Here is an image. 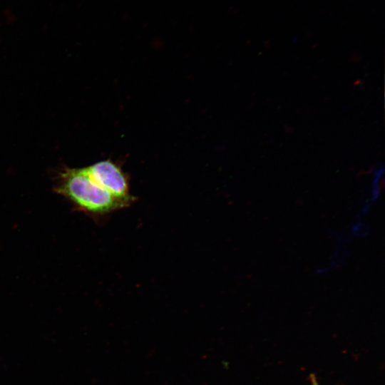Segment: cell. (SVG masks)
Returning <instances> with one entry per match:
<instances>
[{"mask_svg":"<svg viewBox=\"0 0 385 385\" xmlns=\"http://www.w3.org/2000/svg\"><path fill=\"white\" fill-rule=\"evenodd\" d=\"M56 191L78 209L93 216H105L130 206L97 184L83 168H66Z\"/></svg>","mask_w":385,"mask_h":385,"instance_id":"6da1fadb","label":"cell"},{"mask_svg":"<svg viewBox=\"0 0 385 385\" xmlns=\"http://www.w3.org/2000/svg\"><path fill=\"white\" fill-rule=\"evenodd\" d=\"M85 170L100 186L129 205L135 198L130 193L129 180L122 168L111 160L97 162Z\"/></svg>","mask_w":385,"mask_h":385,"instance_id":"7a4b0ae2","label":"cell"},{"mask_svg":"<svg viewBox=\"0 0 385 385\" xmlns=\"http://www.w3.org/2000/svg\"><path fill=\"white\" fill-rule=\"evenodd\" d=\"M383 167L377 168L374 173V179L371 188V199L376 200L379 195L380 192V181L381 180L383 173H384Z\"/></svg>","mask_w":385,"mask_h":385,"instance_id":"3957f363","label":"cell"},{"mask_svg":"<svg viewBox=\"0 0 385 385\" xmlns=\"http://www.w3.org/2000/svg\"><path fill=\"white\" fill-rule=\"evenodd\" d=\"M309 380H310V385H320L315 375L313 374H310Z\"/></svg>","mask_w":385,"mask_h":385,"instance_id":"277c9868","label":"cell"}]
</instances>
